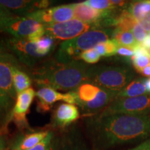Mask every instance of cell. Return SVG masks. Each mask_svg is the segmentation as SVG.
I'll return each mask as SVG.
<instances>
[{"instance_id":"cell-1","label":"cell","mask_w":150,"mask_h":150,"mask_svg":"<svg viewBox=\"0 0 150 150\" xmlns=\"http://www.w3.org/2000/svg\"><path fill=\"white\" fill-rule=\"evenodd\" d=\"M91 150H108L117 146L143 142L150 139V112L97 114L85 119Z\"/></svg>"},{"instance_id":"cell-2","label":"cell","mask_w":150,"mask_h":150,"mask_svg":"<svg viewBox=\"0 0 150 150\" xmlns=\"http://www.w3.org/2000/svg\"><path fill=\"white\" fill-rule=\"evenodd\" d=\"M88 66L80 61L59 62L56 59L47 61L34 67L31 76L35 83L42 87H50L57 91H74L87 83Z\"/></svg>"},{"instance_id":"cell-3","label":"cell","mask_w":150,"mask_h":150,"mask_svg":"<svg viewBox=\"0 0 150 150\" xmlns=\"http://www.w3.org/2000/svg\"><path fill=\"white\" fill-rule=\"evenodd\" d=\"M112 34L113 31L108 29L89 30L74 39L62 42L56 52L55 59L63 63L79 61L81 54L108 40Z\"/></svg>"},{"instance_id":"cell-4","label":"cell","mask_w":150,"mask_h":150,"mask_svg":"<svg viewBox=\"0 0 150 150\" xmlns=\"http://www.w3.org/2000/svg\"><path fill=\"white\" fill-rule=\"evenodd\" d=\"M88 83L108 90L120 92L132 81L135 74L130 68L115 65H95L87 70Z\"/></svg>"},{"instance_id":"cell-5","label":"cell","mask_w":150,"mask_h":150,"mask_svg":"<svg viewBox=\"0 0 150 150\" xmlns=\"http://www.w3.org/2000/svg\"><path fill=\"white\" fill-rule=\"evenodd\" d=\"M76 104L86 117L97 115L117 98L119 92L106 90L93 83H84L74 90Z\"/></svg>"},{"instance_id":"cell-6","label":"cell","mask_w":150,"mask_h":150,"mask_svg":"<svg viewBox=\"0 0 150 150\" xmlns=\"http://www.w3.org/2000/svg\"><path fill=\"white\" fill-rule=\"evenodd\" d=\"M2 31L9 33L12 37L27 39L32 42L45 34L44 24L33 19L17 16L6 22Z\"/></svg>"},{"instance_id":"cell-7","label":"cell","mask_w":150,"mask_h":150,"mask_svg":"<svg viewBox=\"0 0 150 150\" xmlns=\"http://www.w3.org/2000/svg\"><path fill=\"white\" fill-rule=\"evenodd\" d=\"M149 112L150 93H148L135 97H117L102 112H99V114L141 115Z\"/></svg>"},{"instance_id":"cell-8","label":"cell","mask_w":150,"mask_h":150,"mask_svg":"<svg viewBox=\"0 0 150 150\" xmlns=\"http://www.w3.org/2000/svg\"><path fill=\"white\" fill-rule=\"evenodd\" d=\"M97 27L94 24L86 23L76 19L61 23L45 25V34L54 40L65 41L72 40Z\"/></svg>"},{"instance_id":"cell-9","label":"cell","mask_w":150,"mask_h":150,"mask_svg":"<svg viewBox=\"0 0 150 150\" xmlns=\"http://www.w3.org/2000/svg\"><path fill=\"white\" fill-rule=\"evenodd\" d=\"M4 44L22 64L31 68H34L36 63L42 58L37 53L34 43L27 39L11 37L6 39Z\"/></svg>"},{"instance_id":"cell-10","label":"cell","mask_w":150,"mask_h":150,"mask_svg":"<svg viewBox=\"0 0 150 150\" xmlns=\"http://www.w3.org/2000/svg\"><path fill=\"white\" fill-rule=\"evenodd\" d=\"M25 17L33 19L44 25L67 22L74 18L73 4L41 9Z\"/></svg>"},{"instance_id":"cell-11","label":"cell","mask_w":150,"mask_h":150,"mask_svg":"<svg viewBox=\"0 0 150 150\" xmlns=\"http://www.w3.org/2000/svg\"><path fill=\"white\" fill-rule=\"evenodd\" d=\"M36 96L38 99L37 109L40 112L47 111L54 103L59 101L76 104V95L74 91L62 93L52 88L42 87L36 92Z\"/></svg>"},{"instance_id":"cell-12","label":"cell","mask_w":150,"mask_h":150,"mask_svg":"<svg viewBox=\"0 0 150 150\" xmlns=\"http://www.w3.org/2000/svg\"><path fill=\"white\" fill-rule=\"evenodd\" d=\"M35 96L36 92L32 88L17 95L16 104L13 109L11 110V117L20 129L29 126L26 115Z\"/></svg>"},{"instance_id":"cell-13","label":"cell","mask_w":150,"mask_h":150,"mask_svg":"<svg viewBox=\"0 0 150 150\" xmlns=\"http://www.w3.org/2000/svg\"><path fill=\"white\" fill-rule=\"evenodd\" d=\"M53 1L47 0H0V6L17 16L25 17L35 11L47 8Z\"/></svg>"},{"instance_id":"cell-14","label":"cell","mask_w":150,"mask_h":150,"mask_svg":"<svg viewBox=\"0 0 150 150\" xmlns=\"http://www.w3.org/2000/svg\"><path fill=\"white\" fill-rule=\"evenodd\" d=\"M13 63H17L13 56L0 45V88L15 101L17 94L13 85L11 73V65Z\"/></svg>"},{"instance_id":"cell-15","label":"cell","mask_w":150,"mask_h":150,"mask_svg":"<svg viewBox=\"0 0 150 150\" xmlns=\"http://www.w3.org/2000/svg\"><path fill=\"white\" fill-rule=\"evenodd\" d=\"M74 18L86 23L94 24L97 27H99V24L112 14V11H98L91 8L85 3L81 2L73 4ZM115 10V9H114Z\"/></svg>"},{"instance_id":"cell-16","label":"cell","mask_w":150,"mask_h":150,"mask_svg":"<svg viewBox=\"0 0 150 150\" xmlns=\"http://www.w3.org/2000/svg\"><path fill=\"white\" fill-rule=\"evenodd\" d=\"M79 117V110L76 105L63 103L54 111L53 126L65 129L77 120Z\"/></svg>"},{"instance_id":"cell-17","label":"cell","mask_w":150,"mask_h":150,"mask_svg":"<svg viewBox=\"0 0 150 150\" xmlns=\"http://www.w3.org/2000/svg\"><path fill=\"white\" fill-rule=\"evenodd\" d=\"M50 131H51L49 130L33 131L23 136H20L16 140L11 149L13 150H27L31 149L46 138L50 134Z\"/></svg>"},{"instance_id":"cell-18","label":"cell","mask_w":150,"mask_h":150,"mask_svg":"<svg viewBox=\"0 0 150 150\" xmlns=\"http://www.w3.org/2000/svg\"><path fill=\"white\" fill-rule=\"evenodd\" d=\"M58 150H88L77 129L67 131L59 141Z\"/></svg>"},{"instance_id":"cell-19","label":"cell","mask_w":150,"mask_h":150,"mask_svg":"<svg viewBox=\"0 0 150 150\" xmlns=\"http://www.w3.org/2000/svg\"><path fill=\"white\" fill-rule=\"evenodd\" d=\"M13 85L17 95L26 90L30 88L31 86V79L30 76L20 68L18 63L11 65Z\"/></svg>"},{"instance_id":"cell-20","label":"cell","mask_w":150,"mask_h":150,"mask_svg":"<svg viewBox=\"0 0 150 150\" xmlns=\"http://www.w3.org/2000/svg\"><path fill=\"white\" fill-rule=\"evenodd\" d=\"M145 79H136L133 80L119 92L117 97H135L148 94L145 86Z\"/></svg>"},{"instance_id":"cell-21","label":"cell","mask_w":150,"mask_h":150,"mask_svg":"<svg viewBox=\"0 0 150 150\" xmlns=\"http://www.w3.org/2000/svg\"><path fill=\"white\" fill-rule=\"evenodd\" d=\"M134 68L138 72H141L145 67L150 64V50L139 44L135 49L134 55L131 57Z\"/></svg>"},{"instance_id":"cell-22","label":"cell","mask_w":150,"mask_h":150,"mask_svg":"<svg viewBox=\"0 0 150 150\" xmlns=\"http://www.w3.org/2000/svg\"><path fill=\"white\" fill-rule=\"evenodd\" d=\"M112 38L117 42L120 46L126 47L133 50H135V49L139 45L137 42L134 34L131 31L115 29L113 31Z\"/></svg>"},{"instance_id":"cell-23","label":"cell","mask_w":150,"mask_h":150,"mask_svg":"<svg viewBox=\"0 0 150 150\" xmlns=\"http://www.w3.org/2000/svg\"><path fill=\"white\" fill-rule=\"evenodd\" d=\"M127 11L138 21L150 13V1H133L129 4Z\"/></svg>"},{"instance_id":"cell-24","label":"cell","mask_w":150,"mask_h":150,"mask_svg":"<svg viewBox=\"0 0 150 150\" xmlns=\"http://www.w3.org/2000/svg\"><path fill=\"white\" fill-rule=\"evenodd\" d=\"M54 38L47 34L38 39L33 42L35 45L37 53L42 58L50 54L54 47Z\"/></svg>"},{"instance_id":"cell-25","label":"cell","mask_w":150,"mask_h":150,"mask_svg":"<svg viewBox=\"0 0 150 150\" xmlns=\"http://www.w3.org/2000/svg\"><path fill=\"white\" fill-rule=\"evenodd\" d=\"M14 100L9 95L0 88V120H6L11 115V108Z\"/></svg>"},{"instance_id":"cell-26","label":"cell","mask_w":150,"mask_h":150,"mask_svg":"<svg viewBox=\"0 0 150 150\" xmlns=\"http://www.w3.org/2000/svg\"><path fill=\"white\" fill-rule=\"evenodd\" d=\"M119 45L114 39H109L104 42L99 43L95 49L101 56H111L117 54Z\"/></svg>"},{"instance_id":"cell-27","label":"cell","mask_w":150,"mask_h":150,"mask_svg":"<svg viewBox=\"0 0 150 150\" xmlns=\"http://www.w3.org/2000/svg\"><path fill=\"white\" fill-rule=\"evenodd\" d=\"M59 141L56 138L53 131H50V134L42 141L35 147L27 150H58Z\"/></svg>"},{"instance_id":"cell-28","label":"cell","mask_w":150,"mask_h":150,"mask_svg":"<svg viewBox=\"0 0 150 150\" xmlns=\"http://www.w3.org/2000/svg\"><path fill=\"white\" fill-rule=\"evenodd\" d=\"M84 3L91 6V8L98 11L114 10L117 8H115L110 2V1L108 0H88L84 1Z\"/></svg>"},{"instance_id":"cell-29","label":"cell","mask_w":150,"mask_h":150,"mask_svg":"<svg viewBox=\"0 0 150 150\" xmlns=\"http://www.w3.org/2000/svg\"><path fill=\"white\" fill-rule=\"evenodd\" d=\"M101 56L98 54L95 48L90 49L83 52L79 56V60H82L84 63L88 64H95L100 60Z\"/></svg>"},{"instance_id":"cell-30","label":"cell","mask_w":150,"mask_h":150,"mask_svg":"<svg viewBox=\"0 0 150 150\" xmlns=\"http://www.w3.org/2000/svg\"><path fill=\"white\" fill-rule=\"evenodd\" d=\"M131 32L134 35L135 39L137 41L138 44H141L144 39L147 36V31H145V29L142 27V25L139 22L137 21L136 24H134V27H133Z\"/></svg>"},{"instance_id":"cell-31","label":"cell","mask_w":150,"mask_h":150,"mask_svg":"<svg viewBox=\"0 0 150 150\" xmlns=\"http://www.w3.org/2000/svg\"><path fill=\"white\" fill-rule=\"evenodd\" d=\"M15 16L8 9L0 6V31H2L4 25L9 19Z\"/></svg>"},{"instance_id":"cell-32","label":"cell","mask_w":150,"mask_h":150,"mask_svg":"<svg viewBox=\"0 0 150 150\" xmlns=\"http://www.w3.org/2000/svg\"><path fill=\"white\" fill-rule=\"evenodd\" d=\"M117 54L122 56L129 57V56H133L134 55V50L126 47L119 45L117 50Z\"/></svg>"},{"instance_id":"cell-33","label":"cell","mask_w":150,"mask_h":150,"mask_svg":"<svg viewBox=\"0 0 150 150\" xmlns=\"http://www.w3.org/2000/svg\"><path fill=\"white\" fill-rule=\"evenodd\" d=\"M127 150H150V139L146 140V141L141 142L136 147L129 149Z\"/></svg>"},{"instance_id":"cell-34","label":"cell","mask_w":150,"mask_h":150,"mask_svg":"<svg viewBox=\"0 0 150 150\" xmlns=\"http://www.w3.org/2000/svg\"><path fill=\"white\" fill-rule=\"evenodd\" d=\"M140 45L145 48L150 50V34L146 36L145 38L144 39V40L142 41V42Z\"/></svg>"},{"instance_id":"cell-35","label":"cell","mask_w":150,"mask_h":150,"mask_svg":"<svg viewBox=\"0 0 150 150\" xmlns=\"http://www.w3.org/2000/svg\"><path fill=\"white\" fill-rule=\"evenodd\" d=\"M6 142L4 137L0 135V150H6Z\"/></svg>"},{"instance_id":"cell-36","label":"cell","mask_w":150,"mask_h":150,"mask_svg":"<svg viewBox=\"0 0 150 150\" xmlns=\"http://www.w3.org/2000/svg\"><path fill=\"white\" fill-rule=\"evenodd\" d=\"M145 86L147 89L148 93H150V79H145Z\"/></svg>"},{"instance_id":"cell-37","label":"cell","mask_w":150,"mask_h":150,"mask_svg":"<svg viewBox=\"0 0 150 150\" xmlns=\"http://www.w3.org/2000/svg\"><path fill=\"white\" fill-rule=\"evenodd\" d=\"M6 150H13V149H6Z\"/></svg>"}]
</instances>
